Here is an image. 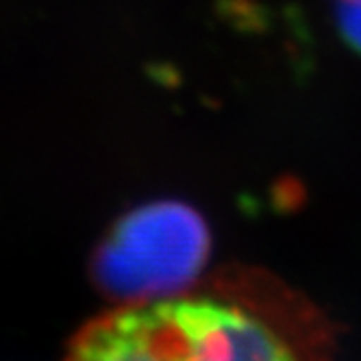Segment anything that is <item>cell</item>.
<instances>
[{"label": "cell", "instance_id": "cell-1", "mask_svg": "<svg viewBox=\"0 0 361 361\" xmlns=\"http://www.w3.org/2000/svg\"><path fill=\"white\" fill-rule=\"evenodd\" d=\"M66 361H300L250 309L216 298L126 302L83 326Z\"/></svg>", "mask_w": 361, "mask_h": 361}, {"label": "cell", "instance_id": "cell-2", "mask_svg": "<svg viewBox=\"0 0 361 361\" xmlns=\"http://www.w3.org/2000/svg\"><path fill=\"white\" fill-rule=\"evenodd\" d=\"M204 218L180 200H154L124 214L94 255L100 290L124 302L176 296L207 264Z\"/></svg>", "mask_w": 361, "mask_h": 361}, {"label": "cell", "instance_id": "cell-3", "mask_svg": "<svg viewBox=\"0 0 361 361\" xmlns=\"http://www.w3.org/2000/svg\"><path fill=\"white\" fill-rule=\"evenodd\" d=\"M338 20H340V31L346 37V42L361 53V3L357 5L342 3Z\"/></svg>", "mask_w": 361, "mask_h": 361}, {"label": "cell", "instance_id": "cell-4", "mask_svg": "<svg viewBox=\"0 0 361 361\" xmlns=\"http://www.w3.org/2000/svg\"><path fill=\"white\" fill-rule=\"evenodd\" d=\"M342 3H348V5H357V3H361V0H342Z\"/></svg>", "mask_w": 361, "mask_h": 361}]
</instances>
